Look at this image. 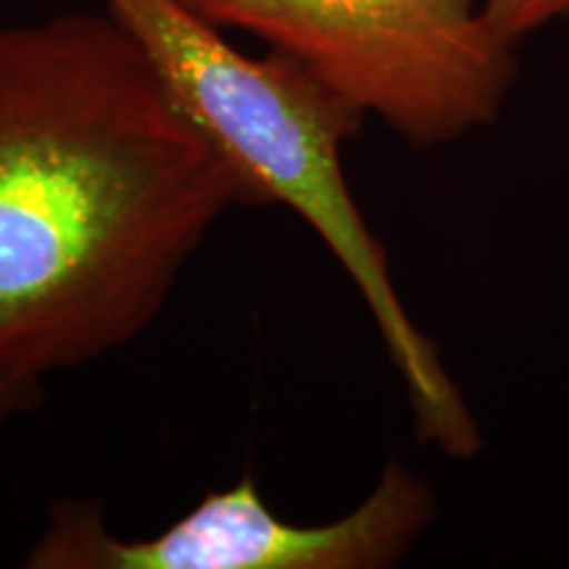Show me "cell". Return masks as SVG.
<instances>
[{
    "mask_svg": "<svg viewBox=\"0 0 569 569\" xmlns=\"http://www.w3.org/2000/svg\"><path fill=\"white\" fill-rule=\"evenodd\" d=\"M482 6L490 21L517 46L551 21L569 17V0H482Z\"/></svg>",
    "mask_w": 569,
    "mask_h": 569,
    "instance_id": "5",
    "label": "cell"
},
{
    "mask_svg": "<svg viewBox=\"0 0 569 569\" xmlns=\"http://www.w3.org/2000/svg\"><path fill=\"white\" fill-rule=\"evenodd\" d=\"M232 206L230 161L111 13L0 27V375L138 340Z\"/></svg>",
    "mask_w": 569,
    "mask_h": 569,
    "instance_id": "1",
    "label": "cell"
},
{
    "mask_svg": "<svg viewBox=\"0 0 569 569\" xmlns=\"http://www.w3.org/2000/svg\"><path fill=\"white\" fill-rule=\"evenodd\" d=\"M436 519V496L401 461H390L346 517L296 525L274 515L251 475L206 493L148 538L109 530L96 501L61 498L32 540L30 569H386L396 567Z\"/></svg>",
    "mask_w": 569,
    "mask_h": 569,
    "instance_id": "4",
    "label": "cell"
},
{
    "mask_svg": "<svg viewBox=\"0 0 569 569\" xmlns=\"http://www.w3.org/2000/svg\"><path fill=\"white\" fill-rule=\"evenodd\" d=\"M42 398H46L42 380L0 375V427L17 417L32 415L42 403Z\"/></svg>",
    "mask_w": 569,
    "mask_h": 569,
    "instance_id": "6",
    "label": "cell"
},
{
    "mask_svg": "<svg viewBox=\"0 0 569 569\" xmlns=\"http://www.w3.org/2000/svg\"><path fill=\"white\" fill-rule=\"evenodd\" d=\"M103 3L138 40L184 117L230 161L246 206H284L336 256L407 388L419 440L451 459L475 457L480 427L438 346L409 317L386 248L348 188L343 146L361 132L365 113L288 56L234 48L184 0Z\"/></svg>",
    "mask_w": 569,
    "mask_h": 569,
    "instance_id": "2",
    "label": "cell"
},
{
    "mask_svg": "<svg viewBox=\"0 0 569 569\" xmlns=\"http://www.w3.org/2000/svg\"><path fill=\"white\" fill-rule=\"evenodd\" d=\"M317 77L411 148L493 124L517 80V42L482 0H184Z\"/></svg>",
    "mask_w": 569,
    "mask_h": 569,
    "instance_id": "3",
    "label": "cell"
}]
</instances>
